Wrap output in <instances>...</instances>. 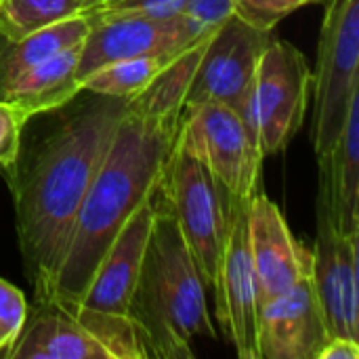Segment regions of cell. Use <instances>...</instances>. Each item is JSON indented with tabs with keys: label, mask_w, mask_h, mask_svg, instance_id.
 <instances>
[{
	"label": "cell",
	"mask_w": 359,
	"mask_h": 359,
	"mask_svg": "<svg viewBox=\"0 0 359 359\" xmlns=\"http://www.w3.org/2000/svg\"><path fill=\"white\" fill-rule=\"evenodd\" d=\"M359 233H341L318 215V238L311 248V284L328 339L359 343Z\"/></svg>",
	"instance_id": "30bf717a"
},
{
	"label": "cell",
	"mask_w": 359,
	"mask_h": 359,
	"mask_svg": "<svg viewBox=\"0 0 359 359\" xmlns=\"http://www.w3.org/2000/svg\"><path fill=\"white\" fill-rule=\"evenodd\" d=\"M318 215L341 233H359V93L351 99L345 128L332 151L318 158Z\"/></svg>",
	"instance_id": "9a60e30c"
},
{
	"label": "cell",
	"mask_w": 359,
	"mask_h": 359,
	"mask_svg": "<svg viewBox=\"0 0 359 359\" xmlns=\"http://www.w3.org/2000/svg\"><path fill=\"white\" fill-rule=\"evenodd\" d=\"M309 2H316V0H307V4H309Z\"/></svg>",
	"instance_id": "f1b7e54d"
},
{
	"label": "cell",
	"mask_w": 359,
	"mask_h": 359,
	"mask_svg": "<svg viewBox=\"0 0 359 359\" xmlns=\"http://www.w3.org/2000/svg\"><path fill=\"white\" fill-rule=\"evenodd\" d=\"M257 343L259 359H318L328 332L311 284V267L292 288L261 305Z\"/></svg>",
	"instance_id": "7c38bea8"
},
{
	"label": "cell",
	"mask_w": 359,
	"mask_h": 359,
	"mask_svg": "<svg viewBox=\"0 0 359 359\" xmlns=\"http://www.w3.org/2000/svg\"><path fill=\"white\" fill-rule=\"evenodd\" d=\"M236 15L261 29H273L284 17L305 6L307 0H233Z\"/></svg>",
	"instance_id": "cb8c5ba5"
},
{
	"label": "cell",
	"mask_w": 359,
	"mask_h": 359,
	"mask_svg": "<svg viewBox=\"0 0 359 359\" xmlns=\"http://www.w3.org/2000/svg\"><path fill=\"white\" fill-rule=\"evenodd\" d=\"M8 359H111L95 337L65 309L55 303H36Z\"/></svg>",
	"instance_id": "2e32d148"
},
{
	"label": "cell",
	"mask_w": 359,
	"mask_h": 359,
	"mask_svg": "<svg viewBox=\"0 0 359 359\" xmlns=\"http://www.w3.org/2000/svg\"><path fill=\"white\" fill-rule=\"evenodd\" d=\"M25 122L27 120L13 105L0 101V166L2 168L15 166L21 147V130Z\"/></svg>",
	"instance_id": "484cf974"
},
{
	"label": "cell",
	"mask_w": 359,
	"mask_h": 359,
	"mask_svg": "<svg viewBox=\"0 0 359 359\" xmlns=\"http://www.w3.org/2000/svg\"><path fill=\"white\" fill-rule=\"evenodd\" d=\"M80 2V6H82V15L88 11V8H93V6H97V4H101V2H105V0H78Z\"/></svg>",
	"instance_id": "83f0119b"
},
{
	"label": "cell",
	"mask_w": 359,
	"mask_h": 359,
	"mask_svg": "<svg viewBox=\"0 0 359 359\" xmlns=\"http://www.w3.org/2000/svg\"><path fill=\"white\" fill-rule=\"evenodd\" d=\"M248 244L261 305L292 288L311 267V250L294 240L280 206L259 191L248 202Z\"/></svg>",
	"instance_id": "5bb4252c"
},
{
	"label": "cell",
	"mask_w": 359,
	"mask_h": 359,
	"mask_svg": "<svg viewBox=\"0 0 359 359\" xmlns=\"http://www.w3.org/2000/svg\"><path fill=\"white\" fill-rule=\"evenodd\" d=\"M95 97L44 139L11 185L19 250L36 303H53L82 202L126 107V99Z\"/></svg>",
	"instance_id": "7a4b0ae2"
},
{
	"label": "cell",
	"mask_w": 359,
	"mask_h": 359,
	"mask_svg": "<svg viewBox=\"0 0 359 359\" xmlns=\"http://www.w3.org/2000/svg\"><path fill=\"white\" fill-rule=\"evenodd\" d=\"M76 15H82L78 0H0V36L19 40Z\"/></svg>",
	"instance_id": "44dd1931"
},
{
	"label": "cell",
	"mask_w": 359,
	"mask_h": 359,
	"mask_svg": "<svg viewBox=\"0 0 359 359\" xmlns=\"http://www.w3.org/2000/svg\"><path fill=\"white\" fill-rule=\"evenodd\" d=\"M65 311L72 313L95 337V341L109 353L111 359L149 358L143 330L130 316L99 313L84 307H72Z\"/></svg>",
	"instance_id": "ffe728a7"
},
{
	"label": "cell",
	"mask_w": 359,
	"mask_h": 359,
	"mask_svg": "<svg viewBox=\"0 0 359 359\" xmlns=\"http://www.w3.org/2000/svg\"><path fill=\"white\" fill-rule=\"evenodd\" d=\"M86 32L88 19L84 15H76L19 40L0 36V90L36 63L82 42Z\"/></svg>",
	"instance_id": "ac0fdd59"
},
{
	"label": "cell",
	"mask_w": 359,
	"mask_h": 359,
	"mask_svg": "<svg viewBox=\"0 0 359 359\" xmlns=\"http://www.w3.org/2000/svg\"><path fill=\"white\" fill-rule=\"evenodd\" d=\"M311 72L305 55L290 42L267 44L255 78L252 109L263 156L284 151L307 116Z\"/></svg>",
	"instance_id": "ba28073f"
},
{
	"label": "cell",
	"mask_w": 359,
	"mask_h": 359,
	"mask_svg": "<svg viewBox=\"0 0 359 359\" xmlns=\"http://www.w3.org/2000/svg\"><path fill=\"white\" fill-rule=\"evenodd\" d=\"M311 88V141L316 156L322 158L339 143L351 99L359 93V0H330Z\"/></svg>",
	"instance_id": "5b68a950"
},
{
	"label": "cell",
	"mask_w": 359,
	"mask_h": 359,
	"mask_svg": "<svg viewBox=\"0 0 359 359\" xmlns=\"http://www.w3.org/2000/svg\"><path fill=\"white\" fill-rule=\"evenodd\" d=\"M217 313L229 343L242 359H259V282L248 244V202L233 208L219 288L215 294Z\"/></svg>",
	"instance_id": "8fae6325"
},
{
	"label": "cell",
	"mask_w": 359,
	"mask_h": 359,
	"mask_svg": "<svg viewBox=\"0 0 359 359\" xmlns=\"http://www.w3.org/2000/svg\"><path fill=\"white\" fill-rule=\"evenodd\" d=\"M175 59L149 55V57H130L122 61H114L109 65L99 67L90 76L80 82V93L116 97V99H133L143 93L160 72Z\"/></svg>",
	"instance_id": "d6986e66"
},
{
	"label": "cell",
	"mask_w": 359,
	"mask_h": 359,
	"mask_svg": "<svg viewBox=\"0 0 359 359\" xmlns=\"http://www.w3.org/2000/svg\"><path fill=\"white\" fill-rule=\"evenodd\" d=\"M82 42L55 53L19 74L0 90V101L13 105L25 120L53 111L80 95L76 84V67Z\"/></svg>",
	"instance_id": "e0dca14e"
},
{
	"label": "cell",
	"mask_w": 359,
	"mask_h": 359,
	"mask_svg": "<svg viewBox=\"0 0 359 359\" xmlns=\"http://www.w3.org/2000/svg\"><path fill=\"white\" fill-rule=\"evenodd\" d=\"M183 0H105L84 13V17H116V15H149L172 17Z\"/></svg>",
	"instance_id": "d4e9b609"
},
{
	"label": "cell",
	"mask_w": 359,
	"mask_h": 359,
	"mask_svg": "<svg viewBox=\"0 0 359 359\" xmlns=\"http://www.w3.org/2000/svg\"><path fill=\"white\" fill-rule=\"evenodd\" d=\"M206 42L181 53L143 93L126 101L57 276L53 303L61 309L82 301L116 233L158 187L179 133L185 93Z\"/></svg>",
	"instance_id": "6da1fadb"
},
{
	"label": "cell",
	"mask_w": 359,
	"mask_h": 359,
	"mask_svg": "<svg viewBox=\"0 0 359 359\" xmlns=\"http://www.w3.org/2000/svg\"><path fill=\"white\" fill-rule=\"evenodd\" d=\"M158 189L168 202L206 288H212V294H217L231 215L240 202L231 200L217 185L204 162L179 137L175 139Z\"/></svg>",
	"instance_id": "277c9868"
},
{
	"label": "cell",
	"mask_w": 359,
	"mask_h": 359,
	"mask_svg": "<svg viewBox=\"0 0 359 359\" xmlns=\"http://www.w3.org/2000/svg\"><path fill=\"white\" fill-rule=\"evenodd\" d=\"M154 215L156 204L151 194L120 227L103 259L99 261L82 301L74 307H84L99 313L128 316L145 248L149 242Z\"/></svg>",
	"instance_id": "4fadbf2b"
},
{
	"label": "cell",
	"mask_w": 359,
	"mask_h": 359,
	"mask_svg": "<svg viewBox=\"0 0 359 359\" xmlns=\"http://www.w3.org/2000/svg\"><path fill=\"white\" fill-rule=\"evenodd\" d=\"M154 204V225L128 316L143 330L149 358L189 359L198 337H215L206 282L158 187Z\"/></svg>",
	"instance_id": "3957f363"
},
{
	"label": "cell",
	"mask_w": 359,
	"mask_h": 359,
	"mask_svg": "<svg viewBox=\"0 0 359 359\" xmlns=\"http://www.w3.org/2000/svg\"><path fill=\"white\" fill-rule=\"evenodd\" d=\"M27 311L29 309L23 292L0 278V355H4L15 345L25 324Z\"/></svg>",
	"instance_id": "603a6c76"
},
{
	"label": "cell",
	"mask_w": 359,
	"mask_h": 359,
	"mask_svg": "<svg viewBox=\"0 0 359 359\" xmlns=\"http://www.w3.org/2000/svg\"><path fill=\"white\" fill-rule=\"evenodd\" d=\"M88 19V17H86ZM202 40L191 25L179 17H149V15H116L88 19V32L82 40L80 59L76 67V84L103 65L130 57H170L177 59Z\"/></svg>",
	"instance_id": "9c48e42d"
},
{
	"label": "cell",
	"mask_w": 359,
	"mask_h": 359,
	"mask_svg": "<svg viewBox=\"0 0 359 359\" xmlns=\"http://www.w3.org/2000/svg\"><path fill=\"white\" fill-rule=\"evenodd\" d=\"M273 40V29H261L240 15H231L204 44L194 78L187 86L183 111L206 103H221L240 114L259 141L252 93L259 61Z\"/></svg>",
	"instance_id": "8992f818"
},
{
	"label": "cell",
	"mask_w": 359,
	"mask_h": 359,
	"mask_svg": "<svg viewBox=\"0 0 359 359\" xmlns=\"http://www.w3.org/2000/svg\"><path fill=\"white\" fill-rule=\"evenodd\" d=\"M177 137L204 162L217 185L231 200L250 202L259 191L265 156L236 109L206 103L183 111Z\"/></svg>",
	"instance_id": "52a82bcc"
},
{
	"label": "cell",
	"mask_w": 359,
	"mask_h": 359,
	"mask_svg": "<svg viewBox=\"0 0 359 359\" xmlns=\"http://www.w3.org/2000/svg\"><path fill=\"white\" fill-rule=\"evenodd\" d=\"M318 359H359V343L351 339H328Z\"/></svg>",
	"instance_id": "4316f807"
},
{
	"label": "cell",
	"mask_w": 359,
	"mask_h": 359,
	"mask_svg": "<svg viewBox=\"0 0 359 359\" xmlns=\"http://www.w3.org/2000/svg\"><path fill=\"white\" fill-rule=\"evenodd\" d=\"M233 13V0H183L177 11L202 40H208Z\"/></svg>",
	"instance_id": "7402d4cb"
}]
</instances>
